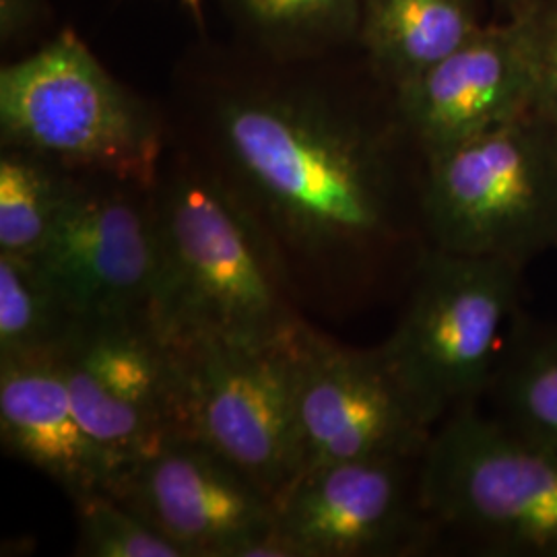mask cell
<instances>
[{
    "label": "cell",
    "mask_w": 557,
    "mask_h": 557,
    "mask_svg": "<svg viewBox=\"0 0 557 557\" xmlns=\"http://www.w3.org/2000/svg\"><path fill=\"white\" fill-rule=\"evenodd\" d=\"M34 259L79 320L149 314L160 271L151 186L73 172Z\"/></svg>",
    "instance_id": "9c48e42d"
},
{
    "label": "cell",
    "mask_w": 557,
    "mask_h": 557,
    "mask_svg": "<svg viewBox=\"0 0 557 557\" xmlns=\"http://www.w3.org/2000/svg\"><path fill=\"white\" fill-rule=\"evenodd\" d=\"M110 494L186 557H230L275 520V499L195 436L165 440Z\"/></svg>",
    "instance_id": "7c38bea8"
},
{
    "label": "cell",
    "mask_w": 557,
    "mask_h": 557,
    "mask_svg": "<svg viewBox=\"0 0 557 557\" xmlns=\"http://www.w3.org/2000/svg\"><path fill=\"white\" fill-rule=\"evenodd\" d=\"M77 322L38 260L0 255V359L59 356Z\"/></svg>",
    "instance_id": "ac0fdd59"
},
{
    "label": "cell",
    "mask_w": 557,
    "mask_h": 557,
    "mask_svg": "<svg viewBox=\"0 0 557 557\" xmlns=\"http://www.w3.org/2000/svg\"><path fill=\"white\" fill-rule=\"evenodd\" d=\"M77 518L75 554L85 557H186L176 543L98 490L73 498Z\"/></svg>",
    "instance_id": "ffe728a7"
},
{
    "label": "cell",
    "mask_w": 557,
    "mask_h": 557,
    "mask_svg": "<svg viewBox=\"0 0 557 557\" xmlns=\"http://www.w3.org/2000/svg\"><path fill=\"white\" fill-rule=\"evenodd\" d=\"M52 21L48 0H0V44L15 50L36 40Z\"/></svg>",
    "instance_id": "7402d4cb"
},
{
    "label": "cell",
    "mask_w": 557,
    "mask_h": 557,
    "mask_svg": "<svg viewBox=\"0 0 557 557\" xmlns=\"http://www.w3.org/2000/svg\"><path fill=\"white\" fill-rule=\"evenodd\" d=\"M168 140L163 101L116 79L73 27L0 69V145L151 186Z\"/></svg>",
    "instance_id": "3957f363"
},
{
    "label": "cell",
    "mask_w": 557,
    "mask_h": 557,
    "mask_svg": "<svg viewBox=\"0 0 557 557\" xmlns=\"http://www.w3.org/2000/svg\"><path fill=\"white\" fill-rule=\"evenodd\" d=\"M163 108L170 137L259 227L306 319H351L409 287L430 248L425 158L359 48L278 59L200 36Z\"/></svg>",
    "instance_id": "6da1fadb"
},
{
    "label": "cell",
    "mask_w": 557,
    "mask_h": 557,
    "mask_svg": "<svg viewBox=\"0 0 557 557\" xmlns=\"http://www.w3.org/2000/svg\"><path fill=\"white\" fill-rule=\"evenodd\" d=\"M71 176L38 153L0 145V255L38 257Z\"/></svg>",
    "instance_id": "d6986e66"
},
{
    "label": "cell",
    "mask_w": 557,
    "mask_h": 557,
    "mask_svg": "<svg viewBox=\"0 0 557 557\" xmlns=\"http://www.w3.org/2000/svg\"><path fill=\"white\" fill-rule=\"evenodd\" d=\"M535 62V112L557 126V0L529 21Z\"/></svg>",
    "instance_id": "44dd1931"
},
{
    "label": "cell",
    "mask_w": 557,
    "mask_h": 557,
    "mask_svg": "<svg viewBox=\"0 0 557 557\" xmlns=\"http://www.w3.org/2000/svg\"><path fill=\"white\" fill-rule=\"evenodd\" d=\"M398 120L423 158L535 110L529 21L481 29L395 91Z\"/></svg>",
    "instance_id": "4fadbf2b"
},
{
    "label": "cell",
    "mask_w": 557,
    "mask_h": 557,
    "mask_svg": "<svg viewBox=\"0 0 557 557\" xmlns=\"http://www.w3.org/2000/svg\"><path fill=\"white\" fill-rule=\"evenodd\" d=\"M428 244L524 267L557 248V126L539 112L425 158Z\"/></svg>",
    "instance_id": "277c9868"
},
{
    "label": "cell",
    "mask_w": 557,
    "mask_h": 557,
    "mask_svg": "<svg viewBox=\"0 0 557 557\" xmlns=\"http://www.w3.org/2000/svg\"><path fill=\"white\" fill-rule=\"evenodd\" d=\"M481 29L471 0H361L358 48L376 77L397 91Z\"/></svg>",
    "instance_id": "9a60e30c"
},
{
    "label": "cell",
    "mask_w": 557,
    "mask_h": 557,
    "mask_svg": "<svg viewBox=\"0 0 557 557\" xmlns=\"http://www.w3.org/2000/svg\"><path fill=\"white\" fill-rule=\"evenodd\" d=\"M421 499L436 535L485 554L557 557V450L479 403L432 432L421 455Z\"/></svg>",
    "instance_id": "5b68a950"
},
{
    "label": "cell",
    "mask_w": 557,
    "mask_h": 557,
    "mask_svg": "<svg viewBox=\"0 0 557 557\" xmlns=\"http://www.w3.org/2000/svg\"><path fill=\"white\" fill-rule=\"evenodd\" d=\"M304 471L359 458L416 457L434 428L400 386L382 349L326 337L310 320L296 331Z\"/></svg>",
    "instance_id": "30bf717a"
},
{
    "label": "cell",
    "mask_w": 557,
    "mask_h": 557,
    "mask_svg": "<svg viewBox=\"0 0 557 557\" xmlns=\"http://www.w3.org/2000/svg\"><path fill=\"white\" fill-rule=\"evenodd\" d=\"M294 338L176 345L190 436L232 460L275 502L304 469Z\"/></svg>",
    "instance_id": "ba28073f"
},
{
    "label": "cell",
    "mask_w": 557,
    "mask_h": 557,
    "mask_svg": "<svg viewBox=\"0 0 557 557\" xmlns=\"http://www.w3.org/2000/svg\"><path fill=\"white\" fill-rule=\"evenodd\" d=\"M59 359L81 423L108 465V494L165 440L190 436L182 356L151 314L79 320Z\"/></svg>",
    "instance_id": "52a82bcc"
},
{
    "label": "cell",
    "mask_w": 557,
    "mask_h": 557,
    "mask_svg": "<svg viewBox=\"0 0 557 557\" xmlns=\"http://www.w3.org/2000/svg\"><path fill=\"white\" fill-rule=\"evenodd\" d=\"M520 273L508 260L434 246L419 259L405 310L380 349L430 428L487 395L510 337Z\"/></svg>",
    "instance_id": "8992f818"
},
{
    "label": "cell",
    "mask_w": 557,
    "mask_h": 557,
    "mask_svg": "<svg viewBox=\"0 0 557 557\" xmlns=\"http://www.w3.org/2000/svg\"><path fill=\"white\" fill-rule=\"evenodd\" d=\"M193 15H195V20L199 23L200 27L205 25V15H202V2L205 0H180Z\"/></svg>",
    "instance_id": "603a6c76"
},
{
    "label": "cell",
    "mask_w": 557,
    "mask_h": 557,
    "mask_svg": "<svg viewBox=\"0 0 557 557\" xmlns=\"http://www.w3.org/2000/svg\"><path fill=\"white\" fill-rule=\"evenodd\" d=\"M485 397L494 416L557 450V326L512 329Z\"/></svg>",
    "instance_id": "e0dca14e"
},
{
    "label": "cell",
    "mask_w": 557,
    "mask_h": 557,
    "mask_svg": "<svg viewBox=\"0 0 557 557\" xmlns=\"http://www.w3.org/2000/svg\"><path fill=\"white\" fill-rule=\"evenodd\" d=\"M421 455L343 460L299 473L275 502L281 531L304 557L411 556L428 549L436 529L421 499Z\"/></svg>",
    "instance_id": "8fae6325"
},
{
    "label": "cell",
    "mask_w": 557,
    "mask_h": 557,
    "mask_svg": "<svg viewBox=\"0 0 557 557\" xmlns=\"http://www.w3.org/2000/svg\"><path fill=\"white\" fill-rule=\"evenodd\" d=\"M0 438L71 499L108 492V465L75 411L59 356L0 359Z\"/></svg>",
    "instance_id": "5bb4252c"
},
{
    "label": "cell",
    "mask_w": 557,
    "mask_h": 557,
    "mask_svg": "<svg viewBox=\"0 0 557 557\" xmlns=\"http://www.w3.org/2000/svg\"><path fill=\"white\" fill-rule=\"evenodd\" d=\"M232 40L278 59L358 48L361 0H220Z\"/></svg>",
    "instance_id": "2e32d148"
},
{
    "label": "cell",
    "mask_w": 557,
    "mask_h": 557,
    "mask_svg": "<svg viewBox=\"0 0 557 557\" xmlns=\"http://www.w3.org/2000/svg\"><path fill=\"white\" fill-rule=\"evenodd\" d=\"M151 200L160 271L149 314L170 343L281 341L308 320L259 227L172 137Z\"/></svg>",
    "instance_id": "7a4b0ae2"
}]
</instances>
